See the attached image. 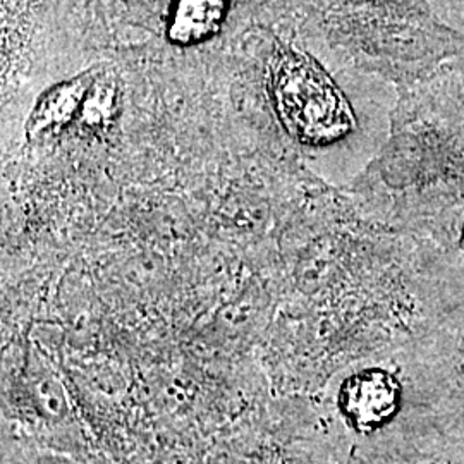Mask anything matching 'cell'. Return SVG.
Instances as JSON below:
<instances>
[{"instance_id":"5","label":"cell","mask_w":464,"mask_h":464,"mask_svg":"<svg viewBox=\"0 0 464 464\" xmlns=\"http://www.w3.org/2000/svg\"><path fill=\"white\" fill-rule=\"evenodd\" d=\"M95 78L97 71L92 69L71 80L53 84L45 93H42L26 121L28 140L38 141L50 134L59 133L74 119H78Z\"/></svg>"},{"instance_id":"7","label":"cell","mask_w":464,"mask_h":464,"mask_svg":"<svg viewBox=\"0 0 464 464\" xmlns=\"http://www.w3.org/2000/svg\"><path fill=\"white\" fill-rule=\"evenodd\" d=\"M117 95L119 93L114 78L97 72V78L84 99L83 109L80 114L84 130L100 131L114 119L116 103H119Z\"/></svg>"},{"instance_id":"4","label":"cell","mask_w":464,"mask_h":464,"mask_svg":"<svg viewBox=\"0 0 464 464\" xmlns=\"http://www.w3.org/2000/svg\"><path fill=\"white\" fill-rule=\"evenodd\" d=\"M404 408V385L383 368H365L348 377L339 391V410L360 433L394 423Z\"/></svg>"},{"instance_id":"3","label":"cell","mask_w":464,"mask_h":464,"mask_svg":"<svg viewBox=\"0 0 464 464\" xmlns=\"http://www.w3.org/2000/svg\"><path fill=\"white\" fill-rule=\"evenodd\" d=\"M266 84L284 130L299 143L324 147L354 131L356 119L346 95L306 52L277 45L266 66Z\"/></svg>"},{"instance_id":"6","label":"cell","mask_w":464,"mask_h":464,"mask_svg":"<svg viewBox=\"0 0 464 464\" xmlns=\"http://www.w3.org/2000/svg\"><path fill=\"white\" fill-rule=\"evenodd\" d=\"M224 0H179L169 28L178 44H195L212 34L220 21Z\"/></svg>"},{"instance_id":"2","label":"cell","mask_w":464,"mask_h":464,"mask_svg":"<svg viewBox=\"0 0 464 464\" xmlns=\"http://www.w3.org/2000/svg\"><path fill=\"white\" fill-rule=\"evenodd\" d=\"M404 404L464 440V255L437 249L421 318L404 346Z\"/></svg>"},{"instance_id":"8","label":"cell","mask_w":464,"mask_h":464,"mask_svg":"<svg viewBox=\"0 0 464 464\" xmlns=\"http://www.w3.org/2000/svg\"><path fill=\"white\" fill-rule=\"evenodd\" d=\"M458 251H461L464 255V217L461 226H459V232H458Z\"/></svg>"},{"instance_id":"1","label":"cell","mask_w":464,"mask_h":464,"mask_svg":"<svg viewBox=\"0 0 464 464\" xmlns=\"http://www.w3.org/2000/svg\"><path fill=\"white\" fill-rule=\"evenodd\" d=\"M454 61L399 86L391 136L356 183L389 229L446 251L458 249L464 217V67Z\"/></svg>"}]
</instances>
